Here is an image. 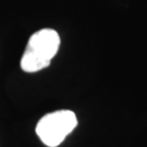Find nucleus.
Masks as SVG:
<instances>
[{"instance_id": "obj_1", "label": "nucleus", "mask_w": 147, "mask_h": 147, "mask_svg": "<svg viewBox=\"0 0 147 147\" xmlns=\"http://www.w3.org/2000/svg\"><path fill=\"white\" fill-rule=\"evenodd\" d=\"M60 36L53 28H42L34 33L21 58V69L26 73H35L47 68L60 47Z\"/></svg>"}, {"instance_id": "obj_2", "label": "nucleus", "mask_w": 147, "mask_h": 147, "mask_svg": "<svg viewBox=\"0 0 147 147\" xmlns=\"http://www.w3.org/2000/svg\"><path fill=\"white\" fill-rule=\"evenodd\" d=\"M78 125L73 111L58 110L40 118L36 125V134L46 146L57 147Z\"/></svg>"}]
</instances>
